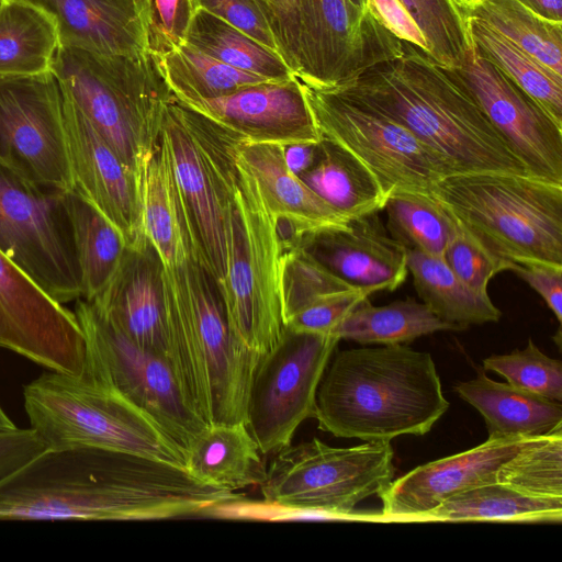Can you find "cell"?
<instances>
[{
  "label": "cell",
  "mask_w": 562,
  "mask_h": 562,
  "mask_svg": "<svg viewBox=\"0 0 562 562\" xmlns=\"http://www.w3.org/2000/svg\"><path fill=\"white\" fill-rule=\"evenodd\" d=\"M142 227L165 267L198 257L168 153L160 138L142 177Z\"/></svg>",
  "instance_id": "26"
},
{
  "label": "cell",
  "mask_w": 562,
  "mask_h": 562,
  "mask_svg": "<svg viewBox=\"0 0 562 562\" xmlns=\"http://www.w3.org/2000/svg\"><path fill=\"white\" fill-rule=\"evenodd\" d=\"M454 71L530 176L562 183V127L481 55L470 34Z\"/></svg>",
  "instance_id": "16"
},
{
  "label": "cell",
  "mask_w": 562,
  "mask_h": 562,
  "mask_svg": "<svg viewBox=\"0 0 562 562\" xmlns=\"http://www.w3.org/2000/svg\"><path fill=\"white\" fill-rule=\"evenodd\" d=\"M339 340L284 327L261 356L250 383L246 426L262 454L292 445L299 426L314 418L318 385Z\"/></svg>",
  "instance_id": "14"
},
{
  "label": "cell",
  "mask_w": 562,
  "mask_h": 562,
  "mask_svg": "<svg viewBox=\"0 0 562 562\" xmlns=\"http://www.w3.org/2000/svg\"><path fill=\"white\" fill-rule=\"evenodd\" d=\"M301 83L321 137L367 166L386 198L398 192L430 196L434 183L449 176L439 158L403 125L333 87Z\"/></svg>",
  "instance_id": "11"
},
{
  "label": "cell",
  "mask_w": 562,
  "mask_h": 562,
  "mask_svg": "<svg viewBox=\"0 0 562 562\" xmlns=\"http://www.w3.org/2000/svg\"><path fill=\"white\" fill-rule=\"evenodd\" d=\"M476 48L529 94L562 127V77L474 18L463 19Z\"/></svg>",
  "instance_id": "37"
},
{
  "label": "cell",
  "mask_w": 562,
  "mask_h": 562,
  "mask_svg": "<svg viewBox=\"0 0 562 562\" xmlns=\"http://www.w3.org/2000/svg\"><path fill=\"white\" fill-rule=\"evenodd\" d=\"M157 60L169 89L180 102L215 99L248 85L269 81L221 63L188 43Z\"/></svg>",
  "instance_id": "38"
},
{
  "label": "cell",
  "mask_w": 562,
  "mask_h": 562,
  "mask_svg": "<svg viewBox=\"0 0 562 562\" xmlns=\"http://www.w3.org/2000/svg\"><path fill=\"white\" fill-rule=\"evenodd\" d=\"M430 198L491 252L562 266V183L502 172L450 175Z\"/></svg>",
  "instance_id": "6"
},
{
  "label": "cell",
  "mask_w": 562,
  "mask_h": 562,
  "mask_svg": "<svg viewBox=\"0 0 562 562\" xmlns=\"http://www.w3.org/2000/svg\"><path fill=\"white\" fill-rule=\"evenodd\" d=\"M390 441L336 448L317 438L274 453L259 485L263 503L303 516L349 517L359 503L381 495L394 477Z\"/></svg>",
  "instance_id": "10"
},
{
  "label": "cell",
  "mask_w": 562,
  "mask_h": 562,
  "mask_svg": "<svg viewBox=\"0 0 562 562\" xmlns=\"http://www.w3.org/2000/svg\"><path fill=\"white\" fill-rule=\"evenodd\" d=\"M406 262L423 303L441 321L463 329L501 318L502 313L487 292L467 285L442 257L406 250Z\"/></svg>",
  "instance_id": "29"
},
{
  "label": "cell",
  "mask_w": 562,
  "mask_h": 562,
  "mask_svg": "<svg viewBox=\"0 0 562 562\" xmlns=\"http://www.w3.org/2000/svg\"><path fill=\"white\" fill-rule=\"evenodd\" d=\"M50 71L63 98L142 178L175 98L157 58L149 53L106 55L59 45Z\"/></svg>",
  "instance_id": "5"
},
{
  "label": "cell",
  "mask_w": 562,
  "mask_h": 562,
  "mask_svg": "<svg viewBox=\"0 0 562 562\" xmlns=\"http://www.w3.org/2000/svg\"><path fill=\"white\" fill-rule=\"evenodd\" d=\"M162 272L158 252L143 237L126 246L111 279L90 302L135 345L169 362Z\"/></svg>",
  "instance_id": "21"
},
{
  "label": "cell",
  "mask_w": 562,
  "mask_h": 562,
  "mask_svg": "<svg viewBox=\"0 0 562 562\" xmlns=\"http://www.w3.org/2000/svg\"><path fill=\"white\" fill-rule=\"evenodd\" d=\"M46 449V443L31 428L0 431V480Z\"/></svg>",
  "instance_id": "49"
},
{
  "label": "cell",
  "mask_w": 562,
  "mask_h": 562,
  "mask_svg": "<svg viewBox=\"0 0 562 562\" xmlns=\"http://www.w3.org/2000/svg\"><path fill=\"white\" fill-rule=\"evenodd\" d=\"M181 103L249 142L289 145L317 144L322 139L297 77Z\"/></svg>",
  "instance_id": "19"
},
{
  "label": "cell",
  "mask_w": 562,
  "mask_h": 562,
  "mask_svg": "<svg viewBox=\"0 0 562 562\" xmlns=\"http://www.w3.org/2000/svg\"><path fill=\"white\" fill-rule=\"evenodd\" d=\"M0 348L50 371L80 374L85 341L74 312L0 250Z\"/></svg>",
  "instance_id": "17"
},
{
  "label": "cell",
  "mask_w": 562,
  "mask_h": 562,
  "mask_svg": "<svg viewBox=\"0 0 562 562\" xmlns=\"http://www.w3.org/2000/svg\"><path fill=\"white\" fill-rule=\"evenodd\" d=\"M81 297L92 301L106 285L127 246L122 233L75 191L65 193Z\"/></svg>",
  "instance_id": "30"
},
{
  "label": "cell",
  "mask_w": 562,
  "mask_h": 562,
  "mask_svg": "<svg viewBox=\"0 0 562 562\" xmlns=\"http://www.w3.org/2000/svg\"><path fill=\"white\" fill-rule=\"evenodd\" d=\"M15 427L16 426L14 425V423L10 419V417L5 414V412L0 405V431L10 430Z\"/></svg>",
  "instance_id": "54"
},
{
  "label": "cell",
  "mask_w": 562,
  "mask_h": 562,
  "mask_svg": "<svg viewBox=\"0 0 562 562\" xmlns=\"http://www.w3.org/2000/svg\"><path fill=\"white\" fill-rule=\"evenodd\" d=\"M85 375L115 390L148 415L186 453L207 425L188 404L170 363L142 349L98 308L78 299Z\"/></svg>",
  "instance_id": "12"
},
{
  "label": "cell",
  "mask_w": 562,
  "mask_h": 562,
  "mask_svg": "<svg viewBox=\"0 0 562 562\" xmlns=\"http://www.w3.org/2000/svg\"><path fill=\"white\" fill-rule=\"evenodd\" d=\"M382 24L398 40L413 44L428 54L427 41L401 0H370Z\"/></svg>",
  "instance_id": "50"
},
{
  "label": "cell",
  "mask_w": 562,
  "mask_h": 562,
  "mask_svg": "<svg viewBox=\"0 0 562 562\" xmlns=\"http://www.w3.org/2000/svg\"><path fill=\"white\" fill-rule=\"evenodd\" d=\"M159 138L168 153L196 255L218 283L226 271L239 136L173 98Z\"/></svg>",
  "instance_id": "8"
},
{
  "label": "cell",
  "mask_w": 562,
  "mask_h": 562,
  "mask_svg": "<svg viewBox=\"0 0 562 562\" xmlns=\"http://www.w3.org/2000/svg\"><path fill=\"white\" fill-rule=\"evenodd\" d=\"M169 363L193 412L207 425L246 424L261 358L233 336L217 283L196 256L162 272Z\"/></svg>",
  "instance_id": "4"
},
{
  "label": "cell",
  "mask_w": 562,
  "mask_h": 562,
  "mask_svg": "<svg viewBox=\"0 0 562 562\" xmlns=\"http://www.w3.org/2000/svg\"><path fill=\"white\" fill-rule=\"evenodd\" d=\"M278 52L302 82L322 81V29L317 0H256Z\"/></svg>",
  "instance_id": "34"
},
{
  "label": "cell",
  "mask_w": 562,
  "mask_h": 562,
  "mask_svg": "<svg viewBox=\"0 0 562 562\" xmlns=\"http://www.w3.org/2000/svg\"><path fill=\"white\" fill-rule=\"evenodd\" d=\"M302 181L348 221L384 209L387 200L374 175L357 157L322 138Z\"/></svg>",
  "instance_id": "28"
},
{
  "label": "cell",
  "mask_w": 562,
  "mask_h": 562,
  "mask_svg": "<svg viewBox=\"0 0 562 562\" xmlns=\"http://www.w3.org/2000/svg\"><path fill=\"white\" fill-rule=\"evenodd\" d=\"M54 21L60 46L106 55L147 52L143 16L114 0H25Z\"/></svg>",
  "instance_id": "24"
},
{
  "label": "cell",
  "mask_w": 562,
  "mask_h": 562,
  "mask_svg": "<svg viewBox=\"0 0 562 562\" xmlns=\"http://www.w3.org/2000/svg\"><path fill=\"white\" fill-rule=\"evenodd\" d=\"M352 288L299 246L284 247L280 263V296L285 322L316 301Z\"/></svg>",
  "instance_id": "41"
},
{
  "label": "cell",
  "mask_w": 562,
  "mask_h": 562,
  "mask_svg": "<svg viewBox=\"0 0 562 562\" xmlns=\"http://www.w3.org/2000/svg\"><path fill=\"white\" fill-rule=\"evenodd\" d=\"M386 228L406 250L443 257L458 223L432 198L414 192H398L385 202Z\"/></svg>",
  "instance_id": "39"
},
{
  "label": "cell",
  "mask_w": 562,
  "mask_h": 562,
  "mask_svg": "<svg viewBox=\"0 0 562 562\" xmlns=\"http://www.w3.org/2000/svg\"><path fill=\"white\" fill-rule=\"evenodd\" d=\"M540 16L562 23V0H519Z\"/></svg>",
  "instance_id": "52"
},
{
  "label": "cell",
  "mask_w": 562,
  "mask_h": 562,
  "mask_svg": "<svg viewBox=\"0 0 562 562\" xmlns=\"http://www.w3.org/2000/svg\"><path fill=\"white\" fill-rule=\"evenodd\" d=\"M508 270L532 288L553 312L558 322H562V266L541 261L510 262Z\"/></svg>",
  "instance_id": "48"
},
{
  "label": "cell",
  "mask_w": 562,
  "mask_h": 562,
  "mask_svg": "<svg viewBox=\"0 0 562 562\" xmlns=\"http://www.w3.org/2000/svg\"><path fill=\"white\" fill-rule=\"evenodd\" d=\"M58 46L46 12L25 0H0V77L50 71Z\"/></svg>",
  "instance_id": "31"
},
{
  "label": "cell",
  "mask_w": 562,
  "mask_h": 562,
  "mask_svg": "<svg viewBox=\"0 0 562 562\" xmlns=\"http://www.w3.org/2000/svg\"><path fill=\"white\" fill-rule=\"evenodd\" d=\"M194 2L196 9L212 13L278 52L273 34L256 0H194Z\"/></svg>",
  "instance_id": "47"
},
{
  "label": "cell",
  "mask_w": 562,
  "mask_h": 562,
  "mask_svg": "<svg viewBox=\"0 0 562 562\" xmlns=\"http://www.w3.org/2000/svg\"><path fill=\"white\" fill-rule=\"evenodd\" d=\"M317 144L294 143L283 145V156L288 168L296 176L305 172L315 161Z\"/></svg>",
  "instance_id": "51"
},
{
  "label": "cell",
  "mask_w": 562,
  "mask_h": 562,
  "mask_svg": "<svg viewBox=\"0 0 562 562\" xmlns=\"http://www.w3.org/2000/svg\"><path fill=\"white\" fill-rule=\"evenodd\" d=\"M458 12L498 32L562 77V23L549 21L519 0H451Z\"/></svg>",
  "instance_id": "32"
},
{
  "label": "cell",
  "mask_w": 562,
  "mask_h": 562,
  "mask_svg": "<svg viewBox=\"0 0 562 562\" xmlns=\"http://www.w3.org/2000/svg\"><path fill=\"white\" fill-rule=\"evenodd\" d=\"M442 258L461 281L480 292H487L490 280L508 270L510 265L491 252L459 223Z\"/></svg>",
  "instance_id": "44"
},
{
  "label": "cell",
  "mask_w": 562,
  "mask_h": 562,
  "mask_svg": "<svg viewBox=\"0 0 562 562\" xmlns=\"http://www.w3.org/2000/svg\"><path fill=\"white\" fill-rule=\"evenodd\" d=\"M532 438H488L470 450L417 467L380 495L382 517L416 520L454 494L497 482L498 470Z\"/></svg>",
  "instance_id": "20"
},
{
  "label": "cell",
  "mask_w": 562,
  "mask_h": 562,
  "mask_svg": "<svg viewBox=\"0 0 562 562\" xmlns=\"http://www.w3.org/2000/svg\"><path fill=\"white\" fill-rule=\"evenodd\" d=\"M23 401L47 448H100L186 469L184 451L148 415L83 373L47 370L24 386Z\"/></svg>",
  "instance_id": "7"
},
{
  "label": "cell",
  "mask_w": 562,
  "mask_h": 562,
  "mask_svg": "<svg viewBox=\"0 0 562 562\" xmlns=\"http://www.w3.org/2000/svg\"><path fill=\"white\" fill-rule=\"evenodd\" d=\"M431 356L402 344L337 351L316 393L322 431L363 441L427 434L448 411Z\"/></svg>",
  "instance_id": "3"
},
{
  "label": "cell",
  "mask_w": 562,
  "mask_h": 562,
  "mask_svg": "<svg viewBox=\"0 0 562 562\" xmlns=\"http://www.w3.org/2000/svg\"><path fill=\"white\" fill-rule=\"evenodd\" d=\"M422 30L428 55L437 63L456 69L462 63L468 31L451 0H401Z\"/></svg>",
  "instance_id": "42"
},
{
  "label": "cell",
  "mask_w": 562,
  "mask_h": 562,
  "mask_svg": "<svg viewBox=\"0 0 562 562\" xmlns=\"http://www.w3.org/2000/svg\"><path fill=\"white\" fill-rule=\"evenodd\" d=\"M299 246L352 288L394 291L406 279V249L390 235L379 212L349 220L345 228L302 236Z\"/></svg>",
  "instance_id": "22"
},
{
  "label": "cell",
  "mask_w": 562,
  "mask_h": 562,
  "mask_svg": "<svg viewBox=\"0 0 562 562\" xmlns=\"http://www.w3.org/2000/svg\"><path fill=\"white\" fill-rule=\"evenodd\" d=\"M416 520L560 522L562 498L532 497L495 482L454 494Z\"/></svg>",
  "instance_id": "33"
},
{
  "label": "cell",
  "mask_w": 562,
  "mask_h": 562,
  "mask_svg": "<svg viewBox=\"0 0 562 562\" xmlns=\"http://www.w3.org/2000/svg\"><path fill=\"white\" fill-rule=\"evenodd\" d=\"M237 164L256 181L271 214L278 220L284 247L302 236L327 228H345L348 220L310 189L286 166L283 145L254 143L239 137Z\"/></svg>",
  "instance_id": "23"
},
{
  "label": "cell",
  "mask_w": 562,
  "mask_h": 562,
  "mask_svg": "<svg viewBox=\"0 0 562 562\" xmlns=\"http://www.w3.org/2000/svg\"><path fill=\"white\" fill-rule=\"evenodd\" d=\"M483 368L515 386L562 402V363L544 355L531 339L524 349L485 358Z\"/></svg>",
  "instance_id": "43"
},
{
  "label": "cell",
  "mask_w": 562,
  "mask_h": 562,
  "mask_svg": "<svg viewBox=\"0 0 562 562\" xmlns=\"http://www.w3.org/2000/svg\"><path fill=\"white\" fill-rule=\"evenodd\" d=\"M114 1L123 4L124 7H126L128 9H132V10L138 12L144 19L143 0H114Z\"/></svg>",
  "instance_id": "53"
},
{
  "label": "cell",
  "mask_w": 562,
  "mask_h": 562,
  "mask_svg": "<svg viewBox=\"0 0 562 562\" xmlns=\"http://www.w3.org/2000/svg\"><path fill=\"white\" fill-rule=\"evenodd\" d=\"M372 293L368 289H350L326 296L291 316L285 327L295 333L334 335L341 321Z\"/></svg>",
  "instance_id": "46"
},
{
  "label": "cell",
  "mask_w": 562,
  "mask_h": 562,
  "mask_svg": "<svg viewBox=\"0 0 562 562\" xmlns=\"http://www.w3.org/2000/svg\"><path fill=\"white\" fill-rule=\"evenodd\" d=\"M65 193L0 166V250L61 304L81 297Z\"/></svg>",
  "instance_id": "13"
},
{
  "label": "cell",
  "mask_w": 562,
  "mask_h": 562,
  "mask_svg": "<svg viewBox=\"0 0 562 562\" xmlns=\"http://www.w3.org/2000/svg\"><path fill=\"white\" fill-rule=\"evenodd\" d=\"M194 0H143L147 52L157 59L186 43Z\"/></svg>",
  "instance_id": "45"
},
{
  "label": "cell",
  "mask_w": 562,
  "mask_h": 562,
  "mask_svg": "<svg viewBox=\"0 0 562 562\" xmlns=\"http://www.w3.org/2000/svg\"><path fill=\"white\" fill-rule=\"evenodd\" d=\"M0 166L40 186L72 190L63 94L52 71L0 77Z\"/></svg>",
  "instance_id": "15"
},
{
  "label": "cell",
  "mask_w": 562,
  "mask_h": 562,
  "mask_svg": "<svg viewBox=\"0 0 562 562\" xmlns=\"http://www.w3.org/2000/svg\"><path fill=\"white\" fill-rule=\"evenodd\" d=\"M66 143L72 191L91 203L127 245L144 236L142 178L130 169L86 117L64 98Z\"/></svg>",
  "instance_id": "18"
},
{
  "label": "cell",
  "mask_w": 562,
  "mask_h": 562,
  "mask_svg": "<svg viewBox=\"0 0 562 562\" xmlns=\"http://www.w3.org/2000/svg\"><path fill=\"white\" fill-rule=\"evenodd\" d=\"M330 87L406 127L439 158L449 176H530L454 69L413 44L404 42L398 57Z\"/></svg>",
  "instance_id": "2"
},
{
  "label": "cell",
  "mask_w": 562,
  "mask_h": 562,
  "mask_svg": "<svg viewBox=\"0 0 562 562\" xmlns=\"http://www.w3.org/2000/svg\"><path fill=\"white\" fill-rule=\"evenodd\" d=\"M238 170L226 271L217 286L234 338L247 350L263 356L285 327L280 296L284 244L278 220L256 181L239 165Z\"/></svg>",
  "instance_id": "9"
},
{
  "label": "cell",
  "mask_w": 562,
  "mask_h": 562,
  "mask_svg": "<svg viewBox=\"0 0 562 562\" xmlns=\"http://www.w3.org/2000/svg\"><path fill=\"white\" fill-rule=\"evenodd\" d=\"M240 498L164 461L92 447L47 448L0 480V520L216 516Z\"/></svg>",
  "instance_id": "1"
},
{
  "label": "cell",
  "mask_w": 562,
  "mask_h": 562,
  "mask_svg": "<svg viewBox=\"0 0 562 562\" xmlns=\"http://www.w3.org/2000/svg\"><path fill=\"white\" fill-rule=\"evenodd\" d=\"M497 482L528 496L562 498V430L533 437L498 470Z\"/></svg>",
  "instance_id": "40"
},
{
  "label": "cell",
  "mask_w": 562,
  "mask_h": 562,
  "mask_svg": "<svg viewBox=\"0 0 562 562\" xmlns=\"http://www.w3.org/2000/svg\"><path fill=\"white\" fill-rule=\"evenodd\" d=\"M246 424L207 426L190 445L186 469L201 482L236 492L260 485L267 467Z\"/></svg>",
  "instance_id": "27"
},
{
  "label": "cell",
  "mask_w": 562,
  "mask_h": 562,
  "mask_svg": "<svg viewBox=\"0 0 562 562\" xmlns=\"http://www.w3.org/2000/svg\"><path fill=\"white\" fill-rule=\"evenodd\" d=\"M440 330L460 329L413 299L374 306L368 296L341 321L334 335L362 345H397Z\"/></svg>",
  "instance_id": "35"
},
{
  "label": "cell",
  "mask_w": 562,
  "mask_h": 562,
  "mask_svg": "<svg viewBox=\"0 0 562 562\" xmlns=\"http://www.w3.org/2000/svg\"><path fill=\"white\" fill-rule=\"evenodd\" d=\"M454 390L482 415L488 438L539 437L562 430L561 402L494 381L484 372Z\"/></svg>",
  "instance_id": "25"
},
{
  "label": "cell",
  "mask_w": 562,
  "mask_h": 562,
  "mask_svg": "<svg viewBox=\"0 0 562 562\" xmlns=\"http://www.w3.org/2000/svg\"><path fill=\"white\" fill-rule=\"evenodd\" d=\"M186 43L221 63L269 81L295 77L278 52L203 9H196Z\"/></svg>",
  "instance_id": "36"
}]
</instances>
